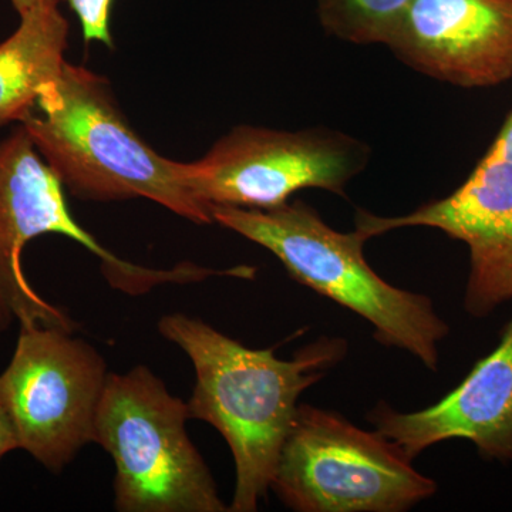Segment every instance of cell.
I'll return each instance as SVG.
<instances>
[{
    "label": "cell",
    "mask_w": 512,
    "mask_h": 512,
    "mask_svg": "<svg viewBox=\"0 0 512 512\" xmlns=\"http://www.w3.org/2000/svg\"><path fill=\"white\" fill-rule=\"evenodd\" d=\"M187 402L147 366L110 373L96 420V440L116 467L120 512H225L217 484L188 437Z\"/></svg>",
    "instance_id": "4"
},
{
    "label": "cell",
    "mask_w": 512,
    "mask_h": 512,
    "mask_svg": "<svg viewBox=\"0 0 512 512\" xmlns=\"http://www.w3.org/2000/svg\"><path fill=\"white\" fill-rule=\"evenodd\" d=\"M323 29L355 45H389L413 0H316Z\"/></svg>",
    "instance_id": "13"
},
{
    "label": "cell",
    "mask_w": 512,
    "mask_h": 512,
    "mask_svg": "<svg viewBox=\"0 0 512 512\" xmlns=\"http://www.w3.org/2000/svg\"><path fill=\"white\" fill-rule=\"evenodd\" d=\"M69 23L57 0H42L20 16L18 30L0 43V124L20 121L59 80Z\"/></svg>",
    "instance_id": "12"
},
{
    "label": "cell",
    "mask_w": 512,
    "mask_h": 512,
    "mask_svg": "<svg viewBox=\"0 0 512 512\" xmlns=\"http://www.w3.org/2000/svg\"><path fill=\"white\" fill-rule=\"evenodd\" d=\"M110 373L103 356L72 330L23 323L0 399L26 451L62 473L96 440V420Z\"/></svg>",
    "instance_id": "7"
},
{
    "label": "cell",
    "mask_w": 512,
    "mask_h": 512,
    "mask_svg": "<svg viewBox=\"0 0 512 512\" xmlns=\"http://www.w3.org/2000/svg\"><path fill=\"white\" fill-rule=\"evenodd\" d=\"M158 332L178 346L195 369L188 409L231 448L235 491L229 511L254 512L274 480L298 400L346 355L340 338H320L282 360L275 348L252 349L184 313H170Z\"/></svg>",
    "instance_id": "1"
},
{
    "label": "cell",
    "mask_w": 512,
    "mask_h": 512,
    "mask_svg": "<svg viewBox=\"0 0 512 512\" xmlns=\"http://www.w3.org/2000/svg\"><path fill=\"white\" fill-rule=\"evenodd\" d=\"M387 46L440 82L500 86L512 79V0H413Z\"/></svg>",
    "instance_id": "10"
},
{
    "label": "cell",
    "mask_w": 512,
    "mask_h": 512,
    "mask_svg": "<svg viewBox=\"0 0 512 512\" xmlns=\"http://www.w3.org/2000/svg\"><path fill=\"white\" fill-rule=\"evenodd\" d=\"M271 488L298 512H403L433 497L437 484L379 431L299 404Z\"/></svg>",
    "instance_id": "6"
},
{
    "label": "cell",
    "mask_w": 512,
    "mask_h": 512,
    "mask_svg": "<svg viewBox=\"0 0 512 512\" xmlns=\"http://www.w3.org/2000/svg\"><path fill=\"white\" fill-rule=\"evenodd\" d=\"M19 450L18 439H16L15 430H13L12 421H10L8 412L0 399V460L6 454Z\"/></svg>",
    "instance_id": "15"
},
{
    "label": "cell",
    "mask_w": 512,
    "mask_h": 512,
    "mask_svg": "<svg viewBox=\"0 0 512 512\" xmlns=\"http://www.w3.org/2000/svg\"><path fill=\"white\" fill-rule=\"evenodd\" d=\"M370 423L413 461L441 441H471L481 456L512 461V318L500 343L446 397L414 413L377 404Z\"/></svg>",
    "instance_id": "11"
},
{
    "label": "cell",
    "mask_w": 512,
    "mask_h": 512,
    "mask_svg": "<svg viewBox=\"0 0 512 512\" xmlns=\"http://www.w3.org/2000/svg\"><path fill=\"white\" fill-rule=\"evenodd\" d=\"M12 2L13 8L16 9V12L19 13L20 16L28 13L29 10L35 8V6L39 5L42 0H10Z\"/></svg>",
    "instance_id": "16"
},
{
    "label": "cell",
    "mask_w": 512,
    "mask_h": 512,
    "mask_svg": "<svg viewBox=\"0 0 512 512\" xmlns=\"http://www.w3.org/2000/svg\"><path fill=\"white\" fill-rule=\"evenodd\" d=\"M407 227L439 229L467 245L464 306L471 316L484 318L512 301V110L467 180L450 195L400 217L356 214V229L367 241Z\"/></svg>",
    "instance_id": "9"
},
{
    "label": "cell",
    "mask_w": 512,
    "mask_h": 512,
    "mask_svg": "<svg viewBox=\"0 0 512 512\" xmlns=\"http://www.w3.org/2000/svg\"><path fill=\"white\" fill-rule=\"evenodd\" d=\"M80 20L86 43L101 42L114 47L110 15L114 0H64Z\"/></svg>",
    "instance_id": "14"
},
{
    "label": "cell",
    "mask_w": 512,
    "mask_h": 512,
    "mask_svg": "<svg viewBox=\"0 0 512 512\" xmlns=\"http://www.w3.org/2000/svg\"><path fill=\"white\" fill-rule=\"evenodd\" d=\"M212 221L261 245L293 281L362 316L387 348L406 350L429 370L439 367V343L448 326L427 296L384 281L367 264V239L357 229L339 232L301 200L271 210L215 205Z\"/></svg>",
    "instance_id": "3"
},
{
    "label": "cell",
    "mask_w": 512,
    "mask_h": 512,
    "mask_svg": "<svg viewBox=\"0 0 512 512\" xmlns=\"http://www.w3.org/2000/svg\"><path fill=\"white\" fill-rule=\"evenodd\" d=\"M367 157L365 144L328 128L279 131L241 126L218 140L201 160L184 163V181L208 208L271 210L308 188L346 197V187L365 168Z\"/></svg>",
    "instance_id": "8"
},
{
    "label": "cell",
    "mask_w": 512,
    "mask_h": 512,
    "mask_svg": "<svg viewBox=\"0 0 512 512\" xmlns=\"http://www.w3.org/2000/svg\"><path fill=\"white\" fill-rule=\"evenodd\" d=\"M47 234L63 235L89 249L100 259L109 284L130 295L167 282H190L194 275L191 266L158 271L130 264L107 251L74 220L63 184L20 126L0 141V332L13 323L79 329L63 309L33 288L23 269V249Z\"/></svg>",
    "instance_id": "5"
},
{
    "label": "cell",
    "mask_w": 512,
    "mask_h": 512,
    "mask_svg": "<svg viewBox=\"0 0 512 512\" xmlns=\"http://www.w3.org/2000/svg\"><path fill=\"white\" fill-rule=\"evenodd\" d=\"M22 126L73 197L147 198L195 224L214 222L211 208L185 185L184 163L148 146L127 123L109 83L90 70L64 63Z\"/></svg>",
    "instance_id": "2"
}]
</instances>
